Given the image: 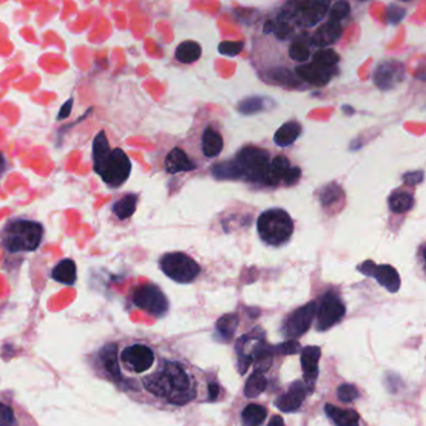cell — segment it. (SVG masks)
Segmentation results:
<instances>
[{"mask_svg": "<svg viewBox=\"0 0 426 426\" xmlns=\"http://www.w3.org/2000/svg\"><path fill=\"white\" fill-rule=\"evenodd\" d=\"M339 54L336 51H334L333 49H327V48L318 50L313 56V62L329 69H335L336 64L339 63Z\"/></svg>", "mask_w": 426, "mask_h": 426, "instance_id": "cell-32", "label": "cell"}, {"mask_svg": "<svg viewBox=\"0 0 426 426\" xmlns=\"http://www.w3.org/2000/svg\"><path fill=\"white\" fill-rule=\"evenodd\" d=\"M136 205H138V195L128 194L123 198L119 199L117 203H114L111 209L119 220H125L136 213Z\"/></svg>", "mask_w": 426, "mask_h": 426, "instance_id": "cell-29", "label": "cell"}, {"mask_svg": "<svg viewBox=\"0 0 426 426\" xmlns=\"http://www.w3.org/2000/svg\"><path fill=\"white\" fill-rule=\"evenodd\" d=\"M358 270L364 274L365 277L375 279L389 293L394 294L400 289V275L396 272L395 268L391 265H377L374 261L366 260L358 266Z\"/></svg>", "mask_w": 426, "mask_h": 426, "instance_id": "cell-11", "label": "cell"}, {"mask_svg": "<svg viewBox=\"0 0 426 426\" xmlns=\"http://www.w3.org/2000/svg\"><path fill=\"white\" fill-rule=\"evenodd\" d=\"M213 177L218 180H238L241 179V173L235 161H225L216 164L213 167Z\"/></svg>", "mask_w": 426, "mask_h": 426, "instance_id": "cell-31", "label": "cell"}, {"mask_svg": "<svg viewBox=\"0 0 426 426\" xmlns=\"http://www.w3.org/2000/svg\"><path fill=\"white\" fill-rule=\"evenodd\" d=\"M238 109L244 115H253L265 109V99L261 97H252L243 100Z\"/></svg>", "mask_w": 426, "mask_h": 426, "instance_id": "cell-33", "label": "cell"}, {"mask_svg": "<svg viewBox=\"0 0 426 426\" xmlns=\"http://www.w3.org/2000/svg\"><path fill=\"white\" fill-rule=\"evenodd\" d=\"M335 69H329L327 67L319 65L316 63H306L295 69V73L300 79L309 83L316 87H324L331 79Z\"/></svg>", "mask_w": 426, "mask_h": 426, "instance_id": "cell-17", "label": "cell"}, {"mask_svg": "<svg viewBox=\"0 0 426 426\" xmlns=\"http://www.w3.org/2000/svg\"><path fill=\"white\" fill-rule=\"evenodd\" d=\"M50 277L58 283L69 285V286L74 285L76 281V265H75L74 260L64 259L59 261L51 270Z\"/></svg>", "mask_w": 426, "mask_h": 426, "instance_id": "cell-23", "label": "cell"}, {"mask_svg": "<svg viewBox=\"0 0 426 426\" xmlns=\"http://www.w3.org/2000/svg\"><path fill=\"white\" fill-rule=\"evenodd\" d=\"M93 165L94 172L111 188L123 186L131 173L129 156L125 154L123 149L110 148L104 130L94 138Z\"/></svg>", "mask_w": 426, "mask_h": 426, "instance_id": "cell-2", "label": "cell"}, {"mask_svg": "<svg viewBox=\"0 0 426 426\" xmlns=\"http://www.w3.org/2000/svg\"><path fill=\"white\" fill-rule=\"evenodd\" d=\"M324 411L335 426H359L358 413L352 409H340L331 404H327Z\"/></svg>", "mask_w": 426, "mask_h": 426, "instance_id": "cell-21", "label": "cell"}, {"mask_svg": "<svg viewBox=\"0 0 426 426\" xmlns=\"http://www.w3.org/2000/svg\"><path fill=\"white\" fill-rule=\"evenodd\" d=\"M341 33H343V26L340 25V23L329 20L316 31L311 42L319 48H327V45H331L338 42V39L341 37Z\"/></svg>", "mask_w": 426, "mask_h": 426, "instance_id": "cell-20", "label": "cell"}, {"mask_svg": "<svg viewBox=\"0 0 426 426\" xmlns=\"http://www.w3.org/2000/svg\"><path fill=\"white\" fill-rule=\"evenodd\" d=\"M349 12H350V6H349V3H346V1H336V3L331 6V9H330L329 20H330V22H335V23H340V20L345 18L346 15L349 14Z\"/></svg>", "mask_w": 426, "mask_h": 426, "instance_id": "cell-38", "label": "cell"}, {"mask_svg": "<svg viewBox=\"0 0 426 426\" xmlns=\"http://www.w3.org/2000/svg\"><path fill=\"white\" fill-rule=\"evenodd\" d=\"M405 14H407L405 9L396 6H390L389 9H388V17H386L388 23H390V24L400 23L402 19L405 17Z\"/></svg>", "mask_w": 426, "mask_h": 426, "instance_id": "cell-42", "label": "cell"}, {"mask_svg": "<svg viewBox=\"0 0 426 426\" xmlns=\"http://www.w3.org/2000/svg\"><path fill=\"white\" fill-rule=\"evenodd\" d=\"M289 8L281 13L280 18L286 23L311 28L325 18L330 3L327 0H309L290 3Z\"/></svg>", "mask_w": 426, "mask_h": 426, "instance_id": "cell-6", "label": "cell"}, {"mask_svg": "<svg viewBox=\"0 0 426 426\" xmlns=\"http://www.w3.org/2000/svg\"><path fill=\"white\" fill-rule=\"evenodd\" d=\"M268 426H285L284 419L279 415H275L272 416V420L269 421Z\"/></svg>", "mask_w": 426, "mask_h": 426, "instance_id": "cell-46", "label": "cell"}, {"mask_svg": "<svg viewBox=\"0 0 426 426\" xmlns=\"http://www.w3.org/2000/svg\"><path fill=\"white\" fill-rule=\"evenodd\" d=\"M289 56L295 62H306L310 56L309 47L304 40H295L289 48Z\"/></svg>", "mask_w": 426, "mask_h": 426, "instance_id": "cell-35", "label": "cell"}, {"mask_svg": "<svg viewBox=\"0 0 426 426\" xmlns=\"http://www.w3.org/2000/svg\"><path fill=\"white\" fill-rule=\"evenodd\" d=\"M300 136H302V125L297 122H289L277 130L274 136V142L279 147L285 148L297 142V138Z\"/></svg>", "mask_w": 426, "mask_h": 426, "instance_id": "cell-25", "label": "cell"}, {"mask_svg": "<svg viewBox=\"0 0 426 426\" xmlns=\"http://www.w3.org/2000/svg\"><path fill=\"white\" fill-rule=\"evenodd\" d=\"M238 314H225L215 324V339L220 343H228L234 338L238 329Z\"/></svg>", "mask_w": 426, "mask_h": 426, "instance_id": "cell-22", "label": "cell"}, {"mask_svg": "<svg viewBox=\"0 0 426 426\" xmlns=\"http://www.w3.org/2000/svg\"><path fill=\"white\" fill-rule=\"evenodd\" d=\"M338 399L341 402H352L359 398V391L352 384H341L338 388Z\"/></svg>", "mask_w": 426, "mask_h": 426, "instance_id": "cell-37", "label": "cell"}, {"mask_svg": "<svg viewBox=\"0 0 426 426\" xmlns=\"http://www.w3.org/2000/svg\"><path fill=\"white\" fill-rule=\"evenodd\" d=\"M161 269L167 275L180 284H189L198 278L200 265L195 260L184 253L165 254L161 259Z\"/></svg>", "mask_w": 426, "mask_h": 426, "instance_id": "cell-7", "label": "cell"}, {"mask_svg": "<svg viewBox=\"0 0 426 426\" xmlns=\"http://www.w3.org/2000/svg\"><path fill=\"white\" fill-rule=\"evenodd\" d=\"M202 56V47L197 42L186 40L180 44L175 50V58L183 64H192L197 62Z\"/></svg>", "mask_w": 426, "mask_h": 426, "instance_id": "cell-27", "label": "cell"}, {"mask_svg": "<svg viewBox=\"0 0 426 426\" xmlns=\"http://www.w3.org/2000/svg\"><path fill=\"white\" fill-rule=\"evenodd\" d=\"M234 161L240 170L241 179H247L252 183H263L266 186L270 167V158L266 150L247 147L241 149Z\"/></svg>", "mask_w": 426, "mask_h": 426, "instance_id": "cell-5", "label": "cell"}, {"mask_svg": "<svg viewBox=\"0 0 426 426\" xmlns=\"http://www.w3.org/2000/svg\"><path fill=\"white\" fill-rule=\"evenodd\" d=\"M219 394H220V386H219V384L215 383V382H211L209 384V386H208V395H209V402H215L218 400V398H219Z\"/></svg>", "mask_w": 426, "mask_h": 426, "instance_id": "cell-44", "label": "cell"}, {"mask_svg": "<svg viewBox=\"0 0 426 426\" xmlns=\"http://www.w3.org/2000/svg\"><path fill=\"white\" fill-rule=\"evenodd\" d=\"M316 314V302L305 304L302 308L293 311L284 321L283 333L286 338L297 340L309 330Z\"/></svg>", "mask_w": 426, "mask_h": 426, "instance_id": "cell-10", "label": "cell"}, {"mask_svg": "<svg viewBox=\"0 0 426 426\" xmlns=\"http://www.w3.org/2000/svg\"><path fill=\"white\" fill-rule=\"evenodd\" d=\"M131 302L138 309L148 313L155 318H163L169 310V302L164 293L154 284L138 286L131 294Z\"/></svg>", "mask_w": 426, "mask_h": 426, "instance_id": "cell-9", "label": "cell"}, {"mask_svg": "<svg viewBox=\"0 0 426 426\" xmlns=\"http://www.w3.org/2000/svg\"><path fill=\"white\" fill-rule=\"evenodd\" d=\"M202 148L206 158H215L222 153L224 148V140L219 131L208 126L203 133V140H202Z\"/></svg>", "mask_w": 426, "mask_h": 426, "instance_id": "cell-24", "label": "cell"}, {"mask_svg": "<svg viewBox=\"0 0 426 426\" xmlns=\"http://www.w3.org/2000/svg\"><path fill=\"white\" fill-rule=\"evenodd\" d=\"M302 177L300 167H291L290 161L283 155H279L270 163L266 186H279L284 183L285 186H291L297 184Z\"/></svg>", "mask_w": 426, "mask_h": 426, "instance_id": "cell-13", "label": "cell"}, {"mask_svg": "<svg viewBox=\"0 0 426 426\" xmlns=\"http://www.w3.org/2000/svg\"><path fill=\"white\" fill-rule=\"evenodd\" d=\"M142 385L150 394L177 407L189 404L197 396L192 377L175 361H163L158 370L142 379Z\"/></svg>", "mask_w": 426, "mask_h": 426, "instance_id": "cell-1", "label": "cell"}, {"mask_svg": "<svg viewBox=\"0 0 426 426\" xmlns=\"http://www.w3.org/2000/svg\"><path fill=\"white\" fill-rule=\"evenodd\" d=\"M346 306L336 291L329 290L316 305V330L327 331L344 319Z\"/></svg>", "mask_w": 426, "mask_h": 426, "instance_id": "cell-8", "label": "cell"}, {"mask_svg": "<svg viewBox=\"0 0 426 426\" xmlns=\"http://www.w3.org/2000/svg\"><path fill=\"white\" fill-rule=\"evenodd\" d=\"M404 181L408 184V186H416V184H420L423 179H424V173L423 172H410L407 173L404 177Z\"/></svg>", "mask_w": 426, "mask_h": 426, "instance_id": "cell-43", "label": "cell"}, {"mask_svg": "<svg viewBox=\"0 0 426 426\" xmlns=\"http://www.w3.org/2000/svg\"><path fill=\"white\" fill-rule=\"evenodd\" d=\"M341 198H343L341 188L339 186H336V184H330V186H327L324 189V192H321V204H322L324 208H329V206L335 204Z\"/></svg>", "mask_w": 426, "mask_h": 426, "instance_id": "cell-36", "label": "cell"}, {"mask_svg": "<svg viewBox=\"0 0 426 426\" xmlns=\"http://www.w3.org/2000/svg\"><path fill=\"white\" fill-rule=\"evenodd\" d=\"M44 228L40 222L29 219H13L1 230V245L9 253H31L43 240Z\"/></svg>", "mask_w": 426, "mask_h": 426, "instance_id": "cell-3", "label": "cell"}, {"mask_svg": "<svg viewBox=\"0 0 426 426\" xmlns=\"http://www.w3.org/2000/svg\"><path fill=\"white\" fill-rule=\"evenodd\" d=\"M321 357V349L319 346H306L302 350V369L304 374V384L311 394L316 389V380L319 375V360Z\"/></svg>", "mask_w": 426, "mask_h": 426, "instance_id": "cell-15", "label": "cell"}, {"mask_svg": "<svg viewBox=\"0 0 426 426\" xmlns=\"http://www.w3.org/2000/svg\"><path fill=\"white\" fill-rule=\"evenodd\" d=\"M266 385H268V380L264 377L263 372L260 371L254 370L253 374L249 377V379L245 383V388H244V395L249 398V399H253L259 396L261 393H264L266 389Z\"/></svg>", "mask_w": 426, "mask_h": 426, "instance_id": "cell-30", "label": "cell"}, {"mask_svg": "<svg viewBox=\"0 0 426 426\" xmlns=\"http://www.w3.org/2000/svg\"><path fill=\"white\" fill-rule=\"evenodd\" d=\"M266 409L259 404H249L243 410L241 423L243 426H261L266 419Z\"/></svg>", "mask_w": 426, "mask_h": 426, "instance_id": "cell-28", "label": "cell"}, {"mask_svg": "<svg viewBox=\"0 0 426 426\" xmlns=\"http://www.w3.org/2000/svg\"><path fill=\"white\" fill-rule=\"evenodd\" d=\"M15 425V416L10 407L0 402V426Z\"/></svg>", "mask_w": 426, "mask_h": 426, "instance_id": "cell-40", "label": "cell"}, {"mask_svg": "<svg viewBox=\"0 0 426 426\" xmlns=\"http://www.w3.org/2000/svg\"><path fill=\"white\" fill-rule=\"evenodd\" d=\"M414 195L408 192L398 190L394 192L389 198V206L395 214H405L414 208Z\"/></svg>", "mask_w": 426, "mask_h": 426, "instance_id": "cell-26", "label": "cell"}, {"mask_svg": "<svg viewBox=\"0 0 426 426\" xmlns=\"http://www.w3.org/2000/svg\"><path fill=\"white\" fill-rule=\"evenodd\" d=\"M73 98L72 99H69L64 106H62V109H60V113H59V115H58V119H65V117H69V114H70V110H72V106H73Z\"/></svg>", "mask_w": 426, "mask_h": 426, "instance_id": "cell-45", "label": "cell"}, {"mask_svg": "<svg viewBox=\"0 0 426 426\" xmlns=\"http://www.w3.org/2000/svg\"><path fill=\"white\" fill-rule=\"evenodd\" d=\"M98 358L106 375H109L111 380L119 382L122 379V372H120V366L117 364V344H108L101 347Z\"/></svg>", "mask_w": 426, "mask_h": 426, "instance_id": "cell-18", "label": "cell"}, {"mask_svg": "<svg viewBox=\"0 0 426 426\" xmlns=\"http://www.w3.org/2000/svg\"><path fill=\"white\" fill-rule=\"evenodd\" d=\"M258 231L261 240L272 247H280L290 239L294 231L291 216L283 209L266 211L258 219Z\"/></svg>", "mask_w": 426, "mask_h": 426, "instance_id": "cell-4", "label": "cell"}, {"mask_svg": "<svg viewBox=\"0 0 426 426\" xmlns=\"http://www.w3.org/2000/svg\"><path fill=\"white\" fill-rule=\"evenodd\" d=\"M123 363L130 371L136 374H142L149 370L154 364V352L147 345L133 344L126 346L120 355Z\"/></svg>", "mask_w": 426, "mask_h": 426, "instance_id": "cell-12", "label": "cell"}, {"mask_svg": "<svg viewBox=\"0 0 426 426\" xmlns=\"http://www.w3.org/2000/svg\"><path fill=\"white\" fill-rule=\"evenodd\" d=\"M300 350V344L297 340H289L275 347V354L280 355H293Z\"/></svg>", "mask_w": 426, "mask_h": 426, "instance_id": "cell-41", "label": "cell"}, {"mask_svg": "<svg viewBox=\"0 0 426 426\" xmlns=\"http://www.w3.org/2000/svg\"><path fill=\"white\" fill-rule=\"evenodd\" d=\"M308 394V389L302 380L294 382L283 395L275 400V407L283 413H294L303 405Z\"/></svg>", "mask_w": 426, "mask_h": 426, "instance_id": "cell-16", "label": "cell"}, {"mask_svg": "<svg viewBox=\"0 0 426 426\" xmlns=\"http://www.w3.org/2000/svg\"><path fill=\"white\" fill-rule=\"evenodd\" d=\"M405 78V68L402 63L386 60L377 65L374 72V83L382 90H390L400 84Z\"/></svg>", "mask_w": 426, "mask_h": 426, "instance_id": "cell-14", "label": "cell"}, {"mask_svg": "<svg viewBox=\"0 0 426 426\" xmlns=\"http://www.w3.org/2000/svg\"><path fill=\"white\" fill-rule=\"evenodd\" d=\"M6 170V159L3 153H0V177L4 174Z\"/></svg>", "mask_w": 426, "mask_h": 426, "instance_id": "cell-47", "label": "cell"}, {"mask_svg": "<svg viewBox=\"0 0 426 426\" xmlns=\"http://www.w3.org/2000/svg\"><path fill=\"white\" fill-rule=\"evenodd\" d=\"M244 48L243 42H222L219 45V53L222 56H236Z\"/></svg>", "mask_w": 426, "mask_h": 426, "instance_id": "cell-39", "label": "cell"}, {"mask_svg": "<svg viewBox=\"0 0 426 426\" xmlns=\"http://www.w3.org/2000/svg\"><path fill=\"white\" fill-rule=\"evenodd\" d=\"M197 167L183 149L174 148L167 155L165 159V170L169 174L186 173L192 172Z\"/></svg>", "mask_w": 426, "mask_h": 426, "instance_id": "cell-19", "label": "cell"}, {"mask_svg": "<svg viewBox=\"0 0 426 426\" xmlns=\"http://www.w3.org/2000/svg\"><path fill=\"white\" fill-rule=\"evenodd\" d=\"M264 31H265V33H274L278 39L283 40V39H286L290 35L293 28L289 23H286L283 19L279 18L277 22L269 20L264 26Z\"/></svg>", "mask_w": 426, "mask_h": 426, "instance_id": "cell-34", "label": "cell"}]
</instances>
